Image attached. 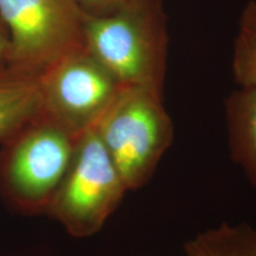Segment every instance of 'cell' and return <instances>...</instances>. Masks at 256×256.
<instances>
[{
    "mask_svg": "<svg viewBox=\"0 0 256 256\" xmlns=\"http://www.w3.org/2000/svg\"><path fill=\"white\" fill-rule=\"evenodd\" d=\"M42 114L40 74L0 66V142L5 145Z\"/></svg>",
    "mask_w": 256,
    "mask_h": 256,
    "instance_id": "52a82bcc",
    "label": "cell"
},
{
    "mask_svg": "<svg viewBox=\"0 0 256 256\" xmlns=\"http://www.w3.org/2000/svg\"><path fill=\"white\" fill-rule=\"evenodd\" d=\"M188 256H256V228L241 223L220 224L184 244Z\"/></svg>",
    "mask_w": 256,
    "mask_h": 256,
    "instance_id": "9c48e42d",
    "label": "cell"
},
{
    "mask_svg": "<svg viewBox=\"0 0 256 256\" xmlns=\"http://www.w3.org/2000/svg\"><path fill=\"white\" fill-rule=\"evenodd\" d=\"M10 40L8 66L40 74L83 48L86 12L78 0H0Z\"/></svg>",
    "mask_w": 256,
    "mask_h": 256,
    "instance_id": "5b68a950",
    "label": "cell"
},
{
    "mask_svg": "<svg viewBox=\"0 0 256 256\" xmlns=\"http://www.w3.org/2000/svg\"><path fill=\"white\" fill-rule=\"evenodd\" d=\"M94 128L128 191L151 180L174 138L162 95L142 88H122Z\"/></svg>",
    "mask_w": 256,
    "mask_h": 256,
    "instance_id": "7a4b0ae2",
    "label": "cell"
},
{
    "mask_svg": "<svg viewBox=\"0 0 256 256\" xmlns=\"http://www.w3.org/2000/svg\"><path fill=\"white\" fill-rule=\"evenodd\" d=\"M226 115L230 156L256 188V89L232 92L226 100Z\"/></svg>",
    "mask_w": 256,
    "mask_h": 256,
    "instance_id": "ba28073f",
    "label": "cell"
},
{
    "mask_svg": "<svg viewBox=\"0 0 256 256\" xmlns=\"http://www.w3.org/2000/svg\"><path fill=\"white\" fill-rule=\"evenodd\" d=\"M80 136L42 114L5 144L0 182L22 210H48L66 174Z\"/></svg>",
    "mask_w": 256,
    "mask_h": 256,
    "instance_id": "277c9868",
    "label": "cell"
},
{
    "mask_svg": "<svg viewBox=\"0 0 256 256\" xmlns=\"http://www.w3.org/2000/svg\"><path fill=\"white\" fill-rule=\"evenodd\" d=\"M126 2L127 0H78L83 11L92 16L110 14Z\"/></svg>",
    "mask_w": 256,
    "mask_h": 256,
    "instance_id": "8fae6325",
    "label": "cell"
},
{
    "mask_svg": "<svg viewBox=\"0 0 256 256\" xmlns=\"http://www.w3.org/2000/svg\"><path fill=\"white\" fill-rule=\"evenodd\" d=\"M122 88L83 46L40 72L42 112L81 136L96 126Z\"/></svg>",
    "mask_w": 256,
    "mask_h": 256,
    "instance_id": "8992f818",
    "label": "cell"
},
{
    "mask_svg": "<svg viewBox=\"0 0 256 256\" xmlns=\"http://www.w3.org/2000/svg\"><path fill=\"white\" fill-rule=\"evenodd\" d=\"M168 44L162 0H127L110 14H86L83 46L122 87L162 95Z\"/></svg>",
    "mask_w": 256,
    "mask_h": 256,
    "instance_id": "6da1fadb",
    "label": "cell"
},
{
    "mask_svg": "<svg viewBox=\"0 0 256 256\" xmlns=\"http://www.w3.org/2000/svg\"><path fill=\"white\" fill-rule=\"evenodd\" d=\"M234 78L240 87L256 89V2L243 8L232 56Z\"/></svg>",
    "mask_w": 256,
    "mask_h": 256,
    "instance_id": "30bf717a",
    "label": "cell"
},
{
    "mask_svg": "<svg viewBox=\"0 0 256 256\" xmlns=\"http://www.w3.org/2000/svg\"><path fill=\"white\" fill-rule=\"evenodd\" d=\"M10 54V40L6 28L0 20V66H8Z\"/></svg>",
    "mask_w": 256,
    "mask_h": 256,
    "instance_id": "7c38bea8",
    "label": "cell"
},
{
    "mask_svg": "<svg viewBox=\"0 0 256 256\" xmlns=\"http://www.w3.org/2000/svg\"><path fill=\"white\" fill-rule=\"evenodd\" d=\"M128 192L95 128L78 136L72 162L48 212L74 238L102 229Z\"/></svg>",
    "mask_w": 256,
    "mask_h": 256,
    "instance_id": "3957f363",
    "label": "cell"
}]
</instances>
